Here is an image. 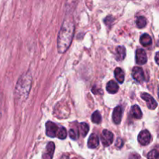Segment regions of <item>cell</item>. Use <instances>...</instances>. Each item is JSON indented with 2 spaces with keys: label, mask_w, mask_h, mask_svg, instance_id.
<instances>
[{
  "label": "cell",
  "mask_w": 159,
  "mask_h": 159,
  "mask_svg": "<svg viewBox=\"0 0 159 159\" xmlns=\"http://www.w3.org/2000/svg\"><path fill=\"white\" fill-rule=\"evenodd\" d=\"M31 75L30 73H25L19 79L16 85L15 94L20 100H25L29 95L31 87Z\"/></svg>",
  "instance_id": "obj_2"
},
{
  "label": "cell",
  "mask_w": 159,
  "mask_h": 159,
  "mask_svg": "<svg viewBox=\"0 0 159 159\" xmlns=\"http://www.w3.org/2000/svg\"><path fill=\"white\" fill-rule=\"evenodd\" d=\"M75 25L71 19L66 18L61 27L57 37V51L61 54L65 53L71 45L74 35Z\"/></svg>",
  "instance_id": "obj_1"
},
{
  "label": "cell",
  "mask_w": 159,
  "mask_h": 159,
  "mask_svg": "<svg viewBox=\"0 0 159 159\" xmlns=\"http://www.w3.org/2000/svg\"><path fill=\"white\" fill-rule=\"evenodd\" d=\"M136 61L137 63L139 65H144L147 62V54L144 50L138 49L136 51Z\"/></svg>",
  "instance_id": "obj_9"
},
{
  "label": "cell",
  "mask_w": 159,
  "mask_h": 159,
  "mask_svg": "<svg viewBox=\"0 0 159 159\" xmlns=\"http://www.w3.org/2000/svg\"><path fill=\"white\" fill-rule=\"evenodd\" d=\"M58 127L54 123L48 121L46 124V134L50 138H54L57 136Z\"/></svg>",
  "instance_id": "obj_5"
},
{
  "label": "cell",
  "mask_w": 159,
  "mask_h": 159,
  "mask_svg": "<svg viewBox=\"0 0 159 159\" xmlns=\"http://www.w3.org/2000/svg\"><path fill=\"white\" fill-rule=\"evenodd\" d=\"M148 159H159V145L156 146L148 155Z\"/></svg>",
  "instance_id": "obj_17"
},
{
  "label": "cell",
  "mask_w": 159,
  "mask_h": 159,
  "mask_svg": "<svg viewBox=\"0 0 159 159\" xmlns=\"http://www.w3.org/2000/svg\"><path fill=\"white\" fill-rule=\"evenodd\" d=\"M79 130H80L81 135L82 137H85L87 134L89 133V126L86 123H82L79 126Z\"/></svg>",
  "instance_id": "obj_18"
},
{
  "label": "cell",
  "mask_w": 159,
  "mask_h": 159,
  "mask_svg": "<svg viewBox=\"0 0 159 159\" xmlns=\"http://www.w3.org/2000/svg\"><path fill=\"white\" fill-rule=\"evenodd\" d=\"M158 134H159V128H158Z\"/></svg>",
  "instance_id": "obj_28"
},
{
  "label": "cell",
  "mask_w": 159,
  "mask_h": 159,
  "mask_svg": "<svg viewBox=\"0 0 159 159\" xmlns=\"http://www.w3.org/2000/svg\"><path fill=\"white\" fill-rule=\"evenodd\" d=\"M138 140L140 144H142V145H148V144H150L151 141H152V135L148 130H142L138 135Z\"/></svg>",
  "instance_id": "obj_4"
},
{
  "label": "cell",
  "mask_w": 159,
  "mask_h": 159,
  "mask_svg": "<svg viewBox=\"0 0 159 159\" xmlns=\"http://www.w3.org/2000/svg\"><path fill=\"white\" fill-rule=\"evenodd\" d=\"M129 159H140V157L138 155H130Z\"/></svg>",
  "instance_id": "obj_23"
},
{
  "label": "cell",
  "mask_w": 159,
  "mask_h": 159,
  "mask_svg": "<svg viewBox=\"0 0 159 159\" xmlns=\"http://www.w3.org/2000/svg\"><path fill=\"white\" fill-rule=\"evenodd\" d=\"M57 137L59 138V139H65L67 137V130L65 127H61L58 128V130H57Z\"/></svg>",
  "instance_id": "obj_21"
},
{
  "label": "cell",
  "mask_w": 159,
  "mask_h": 159,
  "mask_svg": "<svg viewBox=\"0 0 159 159\" xmlns=\"http://www.w3.org/2000/svg\"><path fill=\"white\" fill-rule=\"evenodd\" d=\"M136 23L138 28H144L147 25V20H146L145 17L138 16L136 20Z\"/></svg>",
  "instance_id": "obj_19"
},
{
  "label": "cell",
  "mask_w": 159,
  "mask_h": 159,
  "mask_svg": "<svg viewBox=\"0 0 159 159\" xmlns=\"http://www.w3.org/2000/svg\"><path fill=\"white\" fill-rule=\"evenodd\" d=\"M69 136L72 140H76L78 138L77 132L75 130H73V129H71V130H69Z\"/></svg>",
  "instance_id": "obj_22"
},
{
  "label": "cell",
  "mask_w": 159,
  "mask_h": 159,
  "mask_svg": "<svg viewBox=\"0 0 159 159\" xmlns=\"http://www.w3.org/2000/svg\"><path fill=\"white\" fill-rule=\"evenodd\" d=\"M101 141L105 147H108L113 142V134L107 130H104L101 134Z\"/></svg>",
  "instance_id": "obj_3"
},
{
  "label": "cell",
  "mask_w": 159,
  "mask_h": 159,
  "mask_svg": "<svg viewBox=\"0 0 159 159\" xmlns=\"http://www.w3.org/2000/svg\"><path fill=\"white\" fill-rule=\"evenodd\" d=\"M115 55H116V59L117 61H123L125 58L126 56V49L124 47L119 46L116 48V52H115Z\"/></svg>",
  "instance_id": "obj_12"
},
{
  "label": "cell",
  "mask_w": 159,
  "mask_h": 159,
  "mask_svg": "<svg viewBox=\"0 0 159 159\" xmlns=\"http://www.w3.org/2000/svg\"><path fill=\"white\" fill-rule=\"evenodd\" d=\"M158 96L159 98V86H158Z\"/></svg>",
  "instance_id": "obj_26"
},
{
  "label": "cell",
  "mask_w": 159,
  "mask_h": 159,
  "mask_svg": "<svg viewBox=\"0 0 159 159\" xmlns=\"http://www.w3.org/2000/svg\"><path fill=\"white\" fill-rule=\"evenodd\" d=\"M132 76L134 79L136 80L138 82H142L144 81V74L142 68L139 67H134L132 70Z\"/></svg>",
  "instance_id": "obj_7"
},
{
  "label": "cell",
  "mask_w": 159,
  "mask_h": 159,
  "mask_svg": "<svg viewBox=\"0 0 159 159\" xmlns=\"http://www.w3.org/2000/svg\"><path fill=\"white\" fill-rule=\"evenodd\" d=\"M98 146H99V138L96 134H93L90 135L88 140V147L89 148L94 149L96 148Z\"/></svg>",
  "instance_id": "obj_11"
},
{
  "label": "cell",
  "mask_w": 159,
  "mask_h": 159,
  "mask_svg": "<svg viewBox=\"0 0 159 159\" xmlns=\"http://www.w3.org/2000/svg\"><path fill=\"white\" fill-rule=\"evenodd\" d=\"M130 113H131V116H134L135 119H141L142 117V112L138 105H134L131 107Z\"/></svg>",
  "instance_id": "obj_14"
},
{
  "label": "cell",
  "mask_w": 159,
  "mask_h": 159,
  "mask_svg": "<svg viewBox=\"0 0 159 159\" xmlns=\"http://www.w3.org/2000/svg\"><path fill=\"white\" fill-rule=\"evenodd\" d=\"M114 75L115 78H116V80L118 81V82H120V83H123V82H124V73L120 68H116V69H115Z\"/></svg>",
  "instance_id": "obj_16"
},
{
  "label": "cell",
  "mask_w": 159,
  "mask_h": 159,
  "mask_svg": "<svg viewBox=\"0 0 159 159\" xmlns=\"http://www.w3.org/2000/svg\"><path fill=\"white\" fill-rule=\"evenodd\" d=\"M92 121L95 124H100L102 121V116L99 111H96L92 115Z\"/></svg>",
  "instance_id": "obj_20"
},
{
  "label": "cell",
  "mask_w": 159,
  "mask_h": 159,
  "mask_svg": "<svg viewBox=\"0 0 159 159\" xmlns=\"http://www.w3.org/2000/svg\"><path fill=\"white\" fill-rule=\"evenodd\" d=\"M123 110L121 107H116L113 112V120L116 124H120L122 120Z\"/></svg>",
  "instance_id": "obj_10"
},
{
  "label": "cell",
  "mask_w": 159,
  "mask_h": 159,
  "mask_svg": "<svg viewBox=\"0 0 159 159\" xmlns=\"http://www.w3.org/2000/svg\"><path fill=\"white\" fill-rule=\"evenodd\" d=\"M61 159H69V158H68V156H67V155H63Z\"/></svg>",
  "instance_id": "obj_25"
},
{
  "label": "cell",
  "mask_w": 159,
  "mask_h": 159,
  "mask_svg": "<svg viewBox=\"0 0 159 159\" xmlns=\"http://www.w3.org/2000/svg\"><path fill=\"white\" fill-rule=\"evenodd\" d=\"M55 146L53 142H49L46 146V149L43 155V159H52Z\"/></svg>",
  "instance_id": "obj_8"
},
{
  "label": "cell",
  "mask_w": 159,
  "mask_h": 159,
  "mask_svg": "<svg viewBox=\"0 0 159 159\" xmlns=\"http://www.w3.org/2000/svg\"><path fill=\"white\" fill-rule=\"evenodd\" d=\"M140 42H141V44L144 47H148L149 45L152 44V37L148 35V34H143L142 36L140 38Z\"/></svg>",
  "instance_id": "obj_15"
},
{
  "label": "cell",
  "mask_w": 159,
  "mask_h": 159,
  "mask_svg": "<svg viewBox=\"0 0 159 159\" xmlns=\"http://www.w3.org/2000/svg\"><path fill=\"white\" fill-rule=\"evenodd\" d=\"M141 98L147 102V106L150 110H155L156 109L158 103L155 100L153 97L151 95L148 94V93H142L141 94Z\"/></svg>",
  "instance_id": "obj_6"
},
{
  "label": "cell",
  "mask_w": 159,
  "mask_h": 159,
  "mask_svg": "<svg viewBox=\"0 0 159 159\" xmlns=\"http://www.w3.org/2000/svg\"><path fill=\"white\" fill-rule=\"evenodd\" d=\"M158 45L159 46V40H158Z\"/></svg>",
  "instance_id": "obj_27"
},
{
  "label": "cell",
  "mask_w": 159,
  "mask_h": 159,
  "mask_svg": "<svg viewBox=\"0 0 159 159\" xmlns=\"http://www.w3.org/2000/svg\"><path fill=\"white\" fill-rule=\"evenodd\" d=\"M155 61H156L157 64L159 65V52L156 53V54H155Z\"/></svg>",
  "instance_id": "obj_24"
},
{
  "label": "cell",
  "mask_w": 159,
  "mask_h": 159,
  "mask_svg": "<svg viewBox=\"0 0 159 159\" xmlns=\"http://www.w3.org/2000/svg\"><path fill=\"white\" fill-rule=\"evenodd\" d=\"M107 90L108 93H112V94H115L119 90V86H118L117 83L114 81H110L107 85Z\"/></svg>",
  "instance_id": "obj_13"
}]
</instances>
